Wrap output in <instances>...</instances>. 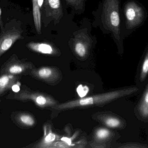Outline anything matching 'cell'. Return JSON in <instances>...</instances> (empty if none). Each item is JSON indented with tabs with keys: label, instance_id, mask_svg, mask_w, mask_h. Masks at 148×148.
Instances as JSON below:
<instances>
[{
	"label": "cell",
	"instance_id": "6da1fadb",
	"mask_svg": "<svg viewBox=\"0 0 148 148\" xmlns=\"http://www.w3.org/2000/svg\"><path fill=\"white\" fill-rule=\"evenodd\" d=\"M138 89L137 88H130L100 94L59 104L55 107V108L59 110H65L74 108L101 105L109 102L122 96L133 94L136 92Z\"/></svg>",
	"mask_w": 148,
	"mask_h": 148
},
{
	"label": "cell",
	"instance_id": "7a4b0ae2",
	"mask_svg": "<svg viewBox=\"0 0 148 148\" xmlns=\"http://www.w3.org/2000/svg\"><path fill=\"white\" fill-rule=\"evenodd\" d=\"M10 21L0 33V57L7 52L17 40L22 38V31L19 23Z\"/></svg>",
	"mask_w": 148,
	"mask_h": 148
},
{
	"label": "cell",
	"instance_id": "3957f363",
	"mask_svg": "<svg viewBox=\"0 0 148 148\" xmlns=\"http://www.w3.org/2000/svg\"><path fill=\"white\" fill-rule=\"evenodd\" d=\"M7 99L20 101H32L36 105L40 107H45L53 105V100L43 95L30 92L27 90H20L18 93H10L7 96Z\"/></svg>",
	"mask_w": 148,
	"mask_h": 148
},
{
	"label": "cell",
	"instance_id": "277c9868",
	"mask_svg": "<svg viewBox=\"0 0 148 148\" xmlns=\"http://www.w3.org/2000/svg\"><path fill=\"white\" fill-rule=\"evenodd\" d=\"M125 13L128 29H133L140 25L144 19L143 9L134 2H129L126 4Z\"/></svg>",
	"mask_w": 148,
	"mask_h": 148
},
{
	"label": "cell",
	"instance_id": "5b68a950",
	"mask_svg": "<svg viewBox=\"0 0 148 148\" xmlns=\"http://www.w3.org/2000/svg\"><path fill=\"white\" fill-rule=\"evenodd\" d=\"M31 65L20 60L15 54L13 55L2 66L0 74H8L21 75L27 72Z\"/></svg>",
	"mask_w": 148,
	"mask_h": 148
},
{
	"label": "cell",
	"instance_id": "8992f818",
	"mask_svg": "<svg viewBox=\"0 0 148 148\" xmlns=\"http://www.w3.org/2000/svg\"><path fill=\"white\" fill-rule=\"evenodd\" d=\"M107 21L110 28L113 30L116 37L119 40L120 17L118 0H108Z\"/></svg>",
	"mask_w": 148,
	"mask_h": 148
},
{
	"label": "cell",
	"instance_id": "52a82bcc",
	"mask_svg": "<svg viewBox=\"0 0 148 148\" xmlns=\"http://www.w3.org/2000/svg\"><path fill=\"white\" fill-rule=\"evenodd\" d=\"M19 76L11 74H0V96L11 89L12 85L18 81Z\"/></svg>",
	"mask_w": 148,
	"mask_h": 148
},
{
	"label": "cell",
	"instance_id": "ba28073f",
	"mask_svg": "<svg viewBox=\"0 0 148 148\" xmlns=\"http://www.w3.org/2000/svg\"><path fill=\"white\" fill-rule=\"evenodd\" d=\"M12 120L18 126L21 127H33L35 123L34 117L30 114L23 112L13 114Z\"/></svg>",
	"mask_w": 148,
	"mask_h": 148
},
{
	"label": "cell",
	"instance_id": "9c48e42d",
	"mask_svg": "<svg viewBox=\"0 0 148 148\" xmlns=\"http://www.w3.org/2000/svg\"><path fill=\"white\" fill-rule=\"evenodd\" d=\"M27 46L32 50L42 54H50L53 52L52 47L46 43H30L28 44Z\"/></svg>",
	"mask_w": 148,
	"mask_h": 148
},
{
	"label": "cell",
	"instance_id": "30bf717a",
	"mask_svg": "<svg viewBox=\"0 0 148 148\" xmlns=\"http://www.w3.org/2000/svg\"><path fill=\"white\" fill-rule=\"evenodd\" d=\"M33 11L35 26L37 32H40L41 27V14L38 0H33Z\"/></svg>",
	"mask_w": 148,
	"mask_h": 148
},
{
	"label": "cell",
	"instance_id": "8fae6325",
	"mask_svg": "<svg viewBox=\"0 0 148 148\" xmlns=\"http://www.w3.org/2000/svg\"><path fill=\"white\" fill-rule=\"evenodd\" d=\"M139 111L142 116L148 117V84L139 104Z\"/></svg>",
	"mask_w": 148,
	"mask_h": 148
},
{
	"label": "cell",
	"instance_id": "7c38bea8",
	"mask_svg": "<svg viewBox=\"0 0 148 148\" xmlns=\"http://www.w3.org/2000/svg\"><path fill=\"white\" fill-rule=\"evenodd\" d=\"M148 74V50L146 54L142 66L141 70L140 80V81L143 82L146 79Z\"/></svg>",
	"mask_w": 148,
	"mask_h": 148
},
{
	"label": "cell",
	"instance_id": "4fadbf2b",
	"mask_svg": "<svg viewBox=\"0 0 148 148\" xmlns=\"http://www.w3.org/2000/svg\"><path fill=\"white\" fill-rule=\"evenodd\" d=\"M36 75L42 79H47L52 76L53 71L51 69L48 67H43L35 72Z\"/></svg>",
	"mask_w": 148,
	"mask_h": 148
},
{
	"label": "cell",
	"instance_id": "5bb4252c",
	"mask_svg": "<svg viewBox=\"0 0 148 148\" xmlns=\"http://www.w3.org/2000/svg\"><path fill=\"white\" fill-rule=\"evenodd\" d=\"M105 125L109 127L115 128L118 127L121 125V121L119 119L114 117H108L104 120Z\"/></svg>",
	"mask_w": 148,
	"mask_h": 148
},
{
	"label": "cell",
	"instance_id": "9a60e30c",
	"mask_svg": "<svg viewBox=\"0 0 148 148\" xmlns=\"http://www.w3.org/2000/svg\"><path fill=\"white\" fill-rule=\"evenodd\" d=\"M95 135L99 140H104L110 136V132L107 129L100 128L96 131Z\"/></svg>",
	"mask_w": 148,
	"mask_h": 148
},
{
	"label": "cell",
	"instance_id": "2e32d148",
	"mask_svg": "<svg viewBox=\"0 0 148 148\" xmlns=\"http://www.w3.org/2000/svg\"><path fill=\"white\" fill-rule=\"evenodd\" d=\"M75 50L76 54L80 57H83L86 54V48L82 43H77L75 46Z\"/></svg>",
	"mask_w": 148,
	"mask_h": 148
},
{
	"label": "cell",
	"instance_id": "e0dca14e",
	"mask_svg": "<svg viewBox=\"0 0 148 148\" xmlns=\"http://www.w3.org/2000/svg\"><path fill=\"white\" fill-rule=\"evenodd\" d=\"M56 137V136L54 134L52 133H49L43 140V144H47V145L50 144L55 140Z\"/></svg>",
	"mask_w": 148,
	"mask_h": 148
},
{
	"label": "cell",
	"instance_id": "ac0fdd59",
	"mask_svg": "<svg viewBox=\"0 0 148 148\" xmlns=\"http://www.w3.org/2000/svg\"><path fill=\"white\" fill-rule=\"evenodd\" d=\"M88 88L87 86L83 87L82 85L79 86L77 88V93L81 97V96L83 97V96H85L88 92Z\"/></svg>",
	"mask_w": 148,
	"mask_h": 148
},
{
	"label": "cell",
	"instance_id": "d6986e66",
	"mask_svg": "<svg viewBox=\"0 0 148 148\" xmlns=\"http://www.w3.org/2000/svg\"><path fill=\"white\" fill-rule=\"evenodd\" d=\"M50 7L53 9H58L60 6V0H48Z\"/></svg>",
	"mask_w": 148,
	"mask_h": 148
},
{
	"label": "cell",
	"instance_id": "ffe728a7",
	"mask_svg": "<svg viewBox=\"0 0 148 148\" xmlns=\"http://www.w3.org/2000/svg\"><path fill=\"white\" fill-rule=\"evenodd\" d=\"M21 83L17 81L15 83H14L11 87V89L13 92L14 93H18L21 90Z\"/></svg>",
	"mask_w": 148,
	"mask_h": 148
},
{
	"label": "cell",
	"instance_id": "44dd1931",
	"mask_svg": "<svg viewBox=\"0 0 148 148\" xmlns=\"http://www.w3.org/2000/svg\"><path fill=\"white\" fill-rule=\"evenodd\" d=\"M124 147L127 148H145L148 147V146H142V145H139L136 143H130L127 146L123 147Z\"/></svg>",
	"mask_w": 148,
	"mask_h": 148
},
{
	"label": "cell",
	"instance_id": "7402d4cb",
	"mask_svg": "<svg viewBox=\"0 0 148 148\" xmlns=\"http://www.w3.org/2000/svg\"><path fill=\"white\" fill-rule=\"evenodd\" d=\"M4 25H3V22L2 20L1 17V10L0 8V29L1 30V31H2L4 29Z\"/></svg>",
	"mask_w": 148,
	"mask_h": 148
},
{
	"label": "cell",
	"instance_id": "603a6c76",
	"mask_svg": "<svg viewBox=\"0 0 148 148\" xmlns=\"http://www.w3.org/2000/svg\"><path fill=\"white\" fill-rule=\"evenodd\" d=\"M43 0H38V3L40 8L41 7L43 3Z\"/></svg>",
	"mask_w": 148,
	"mask_h": 148
}]
</instances>
